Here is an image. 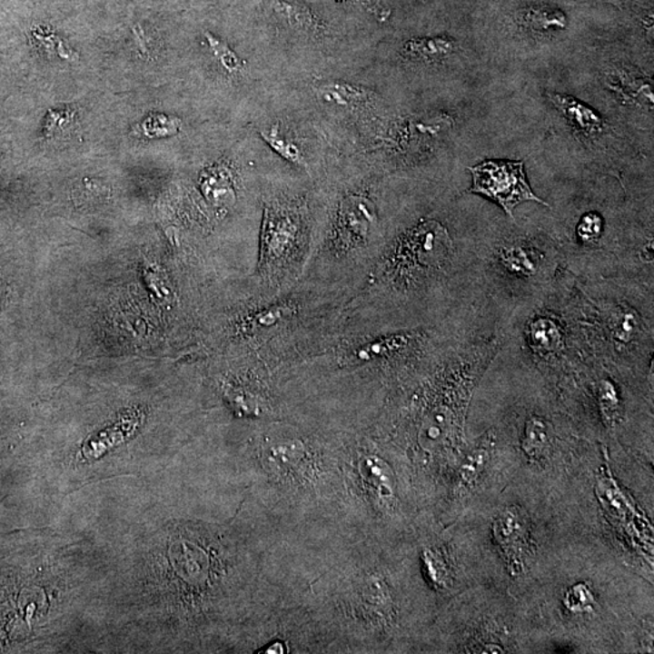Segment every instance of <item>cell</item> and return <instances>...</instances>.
Segmentation results:
<instances>
[{"instance_id": "6da1fadb", "label": "cell", "mask_w": 654, "mask_h": 654, "mask_svg": "<svg viewBox=\"0 0 654 654\" xmlns=\"http://www.w3.org/2000/svg\"><path fill=\"white\" fill-rule=\"evenodd\" d=\"M471 192L500 203L509 216L523 202L544 203L527 183L522 162H483L471 167Z\"/></svg>"}, {"instance_id": "7a4b0ae2", "label": "cell", "mask_w": 654, "mask_h": 654, "mask_svg": "<svg viewBox=\"0 0 654 654\" xmlns=\"http://www.w3.org/2000/svg\"><path fill=\"white\" fill-rule=\"evenodd\" d=\"M496 435L493 432H487L478 443L465 456L460 471H458V487L467 490L474 486L480 475L485 471L489 464L490 454H492Z\"/></svg>"}, {"instance_id": "3957f363", "label": "cell", "mask_w": 654, "mask_h": 654, "mask_svg": "<svg viewBox=\"0 0 654 654\" xmlns=\"http://www.w3.org/2000/svg\"><path fill=\"white\" fill-rule=\"evenodd\" d=\"M550 100L555 107L565 115V118L570 120V123L581 133L587 134L601 133L605 124H603L601 116L588 105L581 104L574 97L565 96V94H552Z\"/></svg>"}, {"instance_id": "277c9868", "label": "cell", "mask_w": 654, "mask_h": 654, "mask_svg": "<svg viewBox=\"0 0 654 654\" xmlns=\"http://www.w3.org/2000/svg\"><path fill=\"white\" fill-rule=\"evenodd\" d=\"M552 443V428L543 418L533 416L523 429L522 450L530 460L545 457Z\"/></svg>"}, {"instance_id": "5b68a950", "label": "cell", "mask_w": 654, "mask_h": 654, "mask_svg": "<svg viewBox=\"0 0 654 654\" xmlns=\"http://www.w3.org/2000/svg\"><path fill=\"white\" fill-rule=\"evenodd\" d=\"M530 340L534 351L552 354L561 348L562 332L554 320L538 318L530 326Z\"/></svg>"}, {"instance_id": "8992f818", "label": "cell", "mask_w": 654, "mask_h": 654, "mask_svg": "<svg viewBox=\"0 0 654 654\" xmlns=\"http://www.w3.org/2000/svg\"><path fill=\"white\" fill-rule=\"evenodd\" d=\"M521 22L530 31L540 35H549L566 27L565 15L549 7H530L522 14Z\"/></svg>"}, {"instance_id": "52a82bcc", "label": "cell", "mask_w": 654, "mask_h": 654, "mask_svg": "<svg viewBox=\"0 0 654 654\" xmlns=\"http://www.w3.org/2000/svg\"><path fill=\"white\" fill-rule=\"evenodd\" d=\"M504 267L518 275H533L540 263L541 254L530 247L512 245L500 254Z\"/></svg>"}, {"instance_id": "ba28073f", "label": "cell", "mask_w": 654, "mask_h": 654, "mask_svg": "<svg viewBox=\"0 0 654 654\" xmlns=\"http://www.w3.org/2000/svg\"><path fill=\"white\" fill-rule=\"evenodd\" d=\"M319 94L329 104L337 105L358 104V102L366 100L369 97V93L366 90L342 82L323 84L319 87Z\"/></svg>"}, {"instance_id": "9c48e42d", "label": "cell", "mask_w": 654, "mask_h": 654, "mask_svg": "<svg viewBox=\"0 0 654 654\" xmlns=\"http://www.w3.org/2000/svg\"><path fill=\"white\" fill-rule=\"evenodd\" d=\"M407 54L423 60H435L447 56L453 50V43L447 38H420L406 44Z\"/></svg>"}, {"instance_id": "30bf717a", "label": "cell", "mask_w": 654, "mask_h": 654, "mask_svg": "<svg viewBox=\"0 0 654 654\" xmlns=\"http://www.w3.org/2000/svg\"><path fill=\"white\" fill-rule=\"evenodd\" d=\"M521 530V523H520L515 512L512 511L500 515L494 523L497 540L507 549L514 547L515 544L523 540Z\"/></svg>"}, {"instance_id": "8fae6325", "label": "cell", "mask_w": 654, "mask_h": 654, "mask_svg": "<svg viewBox=\"0 0 654 654\" xmlns=\"http://www.w3.org/2000/svg\"><path fill=\"white\" fill-rule=\"evenodd\" d=\"M639 322L638 315L635 314L631 309H620L619 312H616L613 316L612 322H610V331H612V336L614 340L620 342V343H629L632 341V338L636 337L639 333Z\"/></svg>"}, {"instance_id": "7c38bea8", "label": "cell", "mask_w": 654, "mask_h": 654, "mask_svg": "<svg viewBox=\"0 0 654 654\" xmlns=\"http://www.w3.org/2000/svg\"><path fill=\"white\" fill-rule=\"evenodd\" d=\"M261 136L267 142L269 145L276 153H279L282 158L289 160V162L297 164V165H303L304 159L302 156L300 149L296 147L291 142L285 140L282 136H280L278 125L272 126L269 131H262Z\"/></svg>"}, {"instance_id": "4fadbf2b", "label": "cell", "mask_w": 654, "mask_h": 654, "mask_svg": "<svg viewBox=\"0 0 654 654\" xmlns=\"http://www.w3.org/2000/svg\"><path fill=\"white\" fill-rule=\"evenodd\" d=\"M566 606L574 612L580 613L591 609L594 598L587 585L580 584L570 589L565 596Z\"/></svg>"}, {"instance_id": "5bb4252c", "label": "cell", "mask_w": 654, "mask_h": 654, "mask_svg": "<svg viewBox=\"0 0 654 654\" xmlns=\"http://www.w3.org/2000/svg\"><path fill=\"white\" fill-rule=\"evenodd\" d=\"M205 35L207 42L210 44L211 49H213L214 54H216V57L221 61V64L224 68H227L228 71L231 72H236L242 68V62H240L239 57L236 56V54L233 53V51L229 49L224 43H222L221 40L214 38L211 33H206Z\"/></svg>"}, {"instance_id": "9a60e30c", "label": "cell", "mask_w": 654, "mask_h": 654, "mask_svg": "<svg viewBox=\"0 0 654 654\" xmlns=\"http://www.w3.org/2000/svg\"><path fill=\"white\" fill-rule=\"evenodd\" d=\"M577 232L583 242H595L602 233V218L594 213L584 214L578 224Z\"/></svg>"}, {"instance_id": "2e32d148", "label": "cell", "mask_w": 654, "mask_h": 654, "mask_svg": "<svg viewBox=\"0 0 654 654\" xmlns=\"http://www.w3.org/2000/svg\"><path fill=\"white\" fill-rule=\"evenodd\" d=\"M406 344V340L403 338H391V340H385L380 342H374L372 344L365 345L366 348L360 349L356 355L359 359H371L376 358L377 355H384L387 352H394L400 348V345Z\"/></svg>"}, {"instance_id": "e0dca14e", "label": "cell", "mask_w": 654, "mask_h": 654, "mask_svg": "<svg viewBox=\"0 0 654 654\" xmlns=\"http://www.w3.org/2000/svg\"><path fill=\"white\" fill-rule=\"evenodd\" d=\"M206 194L210 196L214 203L218 205H228L234 200V193L231 184L223 178H210L209 185L205 189Z\"/></svg>"}, {"instance_id": "ac0fdd59", "label": "cell", "mask_w": 654, "mask_h": 654, "mask_svg": "<svg viewBox=\"0 0 654 654\" xmlns=\"http://www.w3.org/2000/svg\"><path fill=\"white\" fill-rule=\"evenodd\" d=\"M278 13L289 18L291 24L298 27H309L312 24V18L308 10L303 7L291 5V4L276 2L274 5Z\"/></svg>"}, {"instance_id": "d6986e66", "label": "cell", "mask_w": 654, "mask_h": 654, "mask_svg": "<svg viewBox=\"0 0 654 654\" xmlns=\"http://www.w3.org/2000/svg\"><path fill=\"white\" fill-rule=\"evenodd\" d=\"M600 403H601L603 416L612 420L614 413L618 411V398L616 391L609 382H603L600 387Z\"/></svg>"}, {"instance_id": "ffe728a7", "label": "cell", "mask_w": 654, "mask_h": 654, "mask_svg": "<svg viewBox=\"0 0 654 654\" xmlns=\"http://www.w3.org/2000/svg\"><path fill=\"white\" fill-rule=\"evenodd\" d=\"M144 276L155 296L163 302L169 301L171 294L169 290H167L166 283L164 282L162 272L156 271L152 264H148L144 269Z\"/></svg>"}, {"instance_id": "44dd1931", "label": "cell", "mask_w": 654, "mask_h": 654, "mask_svg": "<svg viewBox=\"0 0 654 654\" xmlns=\"http://www.w3.org/2000/svg\"><path fill=\"white\" fill-rule=\"evenodd\" d=\"M227 395L229 401L233 403V406H234L239 412L249 414L257 412L256 400H254L251 394H247V392H243V391H229Z\"/></svg>"}, {"instance_id": "7402d4cb", "label": "cell", "mask_w": 654, "mask_h": 654, "mask_svg": "<svg viewBox=\"0 0 654 654\" xmlns=\"http://www.w3.org/2000/svg\"><path fill=\"white\" fill-rule=\"evenodd\" d=\"M282 309H271V311L258 312L253 318V325L257 327L274 325L282 319Z\"/></svg>"}]
</instances>
